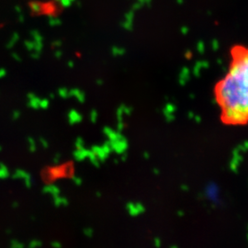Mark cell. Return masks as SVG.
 I'll return each mask as SVG.
<instances>
[{"mask_svg":"<svg viewBox=\"0 0 248 248\" xmlns=\"http://www.w3.org/2000/svg\"><path fill=\"white\" fill-rule=\"evenodd\" d=\"M213 96L223 125H248V45L231 46L227 70L215 83Z\"/></svg>","mask_w":248,"mask_h":248,"instance_id":"1","label":"cell"},{"mask_svg":"<svg viewBox=\"0 0 248 248\" xmlns=\"http://www.w3.org/2000/svg\"><path fill=\"white\" fill-rule=\"evenodd\" d=\"M133 18H134V11L133 10H130L124 17V20L122 21V27L127 30V31H131L133 26Z\"/></svg>","mask_w":248,"mask_h":248,"instance_id":"2","label":"cell"},{"mask_svg":"<svg viewBox=\"0 0 248 248\" xmlns=\"http://www.w3.org/2000/svg\"><path fill=\"white\" fill-rule=\"evenodd\" d=\"M70 97H75L80 102H83L85 100V94L79 89H71L70 90Z\"/></svg>","mask_w":248,"mask_h":248,"instance_id":"3","label":"cell"},{"mask_svg":"<svg viewBox=\"0 0 248 248\" xmlns=\"http://www.w3.org/2000/svg\"><path fill=\"white\" fill-rule=\"evenodd\" d=\"M126 52V51L124 48H120V47H112L111 49V53L113 56H122L124 55V53Z\"/></svg>","mask_w":248,"mask_h":248,"instance_id":"4","label":"cell"},{"mask_svg":"<svg viewBox=\"0 0 248 248\" xmlns=\"http://www.w3.org/2000/svg\"><path fill=\"white\" fill-rule=\"evenodd\" d=\"M61 23H62V21H61L58 17H52V16L49 17L50 26H51V27H57V26H59Z\"/></svg>","mask_w":248,"mask_h":248,"instance_id":"5","label":"cell"},{"mask_svg":"<svg viewBox=\"0 0 248 248\" xmlns=\"http://www.w3.org/2000/svg\"><path fill=\"white\" fill-rule=\"evenodd\" d=\"M59 96L64 98V99H67L68 97H70V90H68L66 87H62L58 90Z\"/></svg>","mask_w":248,"mask_h":248,"instance_id":"6","label":"cell"},{"mask_svg":"<svg viewBox=\"0 0 248 248\" xmlns=\"http://www.w3.org/2000/svg\"><path fill=\"white\" fill-rule=\"evenodd\" d=\"M31 8H32L33 12L39 13L41 11V4L39 2H35L34 1V2L31 3Z\"/></svg>","mask_w":248,"mask_h":248,"instance_id":"7","label":"cell"},{"mask_svg":"<svg viewBox=\"0 0 248 248\" xmlns=\"http://www.w3.org/2000/svg\"><path fill=\"white\" fill-rule=\"evenodd\" d=\"M62 55H63V52H62V51H60V50H57V51H55V52H54V56H55L57 59H60V58L62 57Z\"/></svg>","mask_w":248,"mask_h":248,"instance_id":"8","label":"cell"},{"mask_svg":"<svg viewBox=\"0 0 248 248\" xmlns=\"http://www.w3.org/2000/svg\"><path fill=\"white\" fill-rule=\"evenodd\" d=\"M139 3H141L143 6H144V5H149L150 3H151V1L152 0H137Z\"/></svg>","mask_w":248,"mask_h":248,"instance_id":"9","label":"cell"},{"mask_svg":"<svg viewBox=\"0 0 248 248\" xmlns=\"http://www.w3.org/2000/svg\"><path fill=\"white\" fill-rule=\"evenodd\" d=\"M52 45H53L54 47H56V48H59V47H61L62 42H61V41H55L52 43Z\"/></svg>","mask_w":248,"mask_h":248,"instance_id":"10","label":"cell"},{"mask_svg":"<svg viewBox=\"0 0 248 248\" xmlns=\"http://www.w3.org/2000/svg\"><path fill=\"white\" fill-rule=\"evenodd\" d=\"M67 66H69V67H71V68H73V67H74V66H75V64H74V62H73V61H69V62L67 63Z\"/></svg>","mask_w":248,"mask_h":248,"instance_id":"11","label":"cell"},{"mask_svg":"<svg viewBox=\"0 0 248 248\" xmlns=\"http://www.w3.org/2000/svg\"><path fill=\"white\" fill-rule=\"evenodd\" d=\"M97 84H98V85H103V81H102V80H97Z\"/></svg>","mask_w":248,"mask_h":248,"instance_id":"12","label":"cell"}]
</instances>
